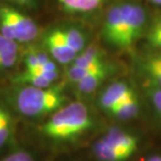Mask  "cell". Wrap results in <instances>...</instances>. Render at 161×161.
I'll return each mask as SVG.
<instances>
[{
	"instance_id": "9a60e30c",
	"label": "cell",
	"mask_w": 161,
	"mask_h": 161,
	"mask_svg": "<svg viewBox=\"0 0 161 161\" xmlns=\"http://www.w3.org/2000/svg\"><path fill=\"white\" fill-rule=\"evenodd\" d=\"M18 59V45L14 40H8L0 50V71L11 67Z\"/></svg>"
},
{
	"instance_id": "d6986e66",
	"label": "cell",
	"mask_w": 161,
	"mask_h": 161,
	"mask_svg": "<svg viewBox=\"0 0 161 161\" xmlns=\"http://www.w3.org/2000/svg\"><path fill=\"white\" fill-rule=\"evenodd\" d=\"M49 61V58L44 53H31L25 59V70L36 69Z\"/></svg>"
},
{
	"instance_id": "2e32d148",
	"label": "cell",
	"mask_w": 161,
	"mask_h": 161,
	"mask_svg": "<svg viewBox=\"0 0 161 161\" xmlns=\"http://www.w3.org/2000/svg\"><path fill=\"white\" fill-rule=\"evenodd\" d=\"M61 34L68 44V46L75 51L76 53H80L85 46V38L83 34L76 28H68V30H60Z\"/></svg>"
},
{
	"instance_id": "ffe728a7",
	"label": "cell",
	"mask_w": 161,
	"mask_h": 161,
	"mask_svg": "<svg viewBox=\"0 0 161 161\" xmlns=\"http://www.w3.org/2000/svg\"><path fill=\"white\" fill-rule=\"evenodd\" d=\"M147 95L154 107V110L161 120V88L157 86L153 87L147 90Z\"/></svg>"
},
{
	"instance_id": "9c48e42d",
	"label": "cell",
	"mask_w": 161,
	"mask_h": 161,
	"mask_svg": "<svg viewBox=\"0 0 161 161\" xmlns=\"http://www.w3.org/2000/svg\"><path fill=\"white\" fill-rule=\"evenodd\" d=\"M59 76V71H47L39 72L31 71V70H25L20 75L17 76V80L21 84H26L28 86L38 87V88H46L51 86L54 80Z\"/></svg>"
},
{
	"instance_id": "8992f818",
	"label": "cell",
	"mask_w": 161,
	"mask_h": 161,
	"mask_svg": "<svg viewBox=\"0 0 161 161\" xmlns=\"http://www.w3.org/2000/svg\"><path fill=\"white\" fill-rule=\"evenodd\" d=\"M45 45L53 59L61 64L73 62L78 56V53L71 49L64 40L60 30H56L47 35L45 38Z\"/></svg>"
},
{
	"instance_id": "4fadbf2b",
	"label": "cell",
	"mask_w": 161,
	"mask_h": 161,
	"mask_svg": "<svg viewBox=\"0 0 161 161\" xmlns=\"http://www.w3.org/2000/svg\"><path fill=\"white\" fill-rule=\"evenodd\" d=\"M63 8L71 13H87L94 11L105 0H59Z\"/></svg>"
},
{
	"instance_id": "e0dca14e",
	"label": "cell",
	"mask_w": 161,
	"mask_h": 161,
	"mask_svg": "<svg viewBox=\"0 0 161 161\" xmlns=\"http://www.w3.org/2000/svg\"><path fill=\"white\" fill-rule=\"evenodd\" d=\"M107 65L105 64V62L95 64L93 66H89V67H75V66H71L67 72V76H68V80L72 83H78L79 80L84 79L85 76H87L90 73L97 71V70L104 68Z\"/></svg>"
},
{
	"instance_id": "603a6c76",
	"label": "cell",
	"mask_w": 161,
	"mask_h": 161,
	"mask_svg": "<svg viewBox=\"0 0 161 161\" xmlns=\"http://www.w3.org/2000/svg\"><path fill=\"white\" fill-rule=\"evenodd\" d=\"M143 68H161V53L150 57L142 65Z\"/></svg>"
},
{
	"instance_id": "ba28073f",
	"label": "cell",
	"mask_w": 161,
	"mask_h": 161,
	"mask_svg": "<svg viewBox=\"0 0 161 161\" xmlns=\"http://www.w3.org/2000/svg\"><path fill=\"white\" fill-rule=\"evenodd\" d=\"M105 142L109 143L110 146L117 147L124 152H127L132 156L136 152L138 149V139L133 134L125 132L121 129L118 128H112L107 133L105 134L104 137H102Z\"/></svg>"
},
{
	"instance_id": "7a4b0ae2",
	"label": "cell",
	"mask_w": 161,
	"mask_h": 161,
	"mask_svg": "<svg viewBox=\"0 0 161 161\" xmlns=\"http://www.w3.org/2000/svg\"><path fill=\"white\" fill-rule=\"evenodd\" d=\"M15 106L22 115L27 117H39L53 113L63 107L66 96L60 85L38 88L25 86L18 90L15 95Z\"/></svg>"
},
{
	"instance_id": "83f0119b",
	"label": "cell",
	"mask_w": 161,
	"mask_h": 161,
	"mask_svg": "<svg viewBox=\"0 0 161 161\" xmlns=\"http://www.w3.org/2000/svg\"><path fill=\"white\" fill-rule=\"evenodd\" d=\"M16 3H19V4H30V3L33 1V0H12Z\"/></svg>"
},
{
	"instance_id": "44dd1931",
	"label": "cell",
	"mask_w": 161,
	"mask_h": 161,
	"mask_svg": "<svg viewBox=\"0 0 161 161\" xmlns=\"http://www.w3.org/2000/svg\"><path fill=\"white\" fill-rule=\"evenodd\" d=\"M1 161H35V159L26 151H17L4 157Z\"/></svg>"
},
{
	"instance_id": "277c9868",
	"label": "cell",
	"mask_w": 161,
	"mask_h": 161,
	"mask_svg": "<svg viewBox=\"0 0 161 161\" xmlns=\"http://www.w3.org/2000/svg\"><path fill=\"white\" fill-rule=\"evenodd\" d=\"M0 9L4 13L11 23L15 41L30 42L36 39L38 36V26L34 20L22 13L6 6H1Z\"/></svg>"
},
{
	"instance_id": "cb8c5ba5",
	"label": "cell",
	"mask_w": 161,
	"mask_h": 161,
	"mask_svg": "<svg viewBox=\"0 0 161 161\" xmlns=\"http://www.w3.org/2000/svg\"><path fill=\"white\" fill-rule=\"evenodd\" d=\"M158 36H161V18L158 19V20L153 24V26L150 28L149 33L147 35V39L158 37Z\"/></svg>"
},
{
	"instance_id": "484cf974",
	"label": "cell",
	"mask_w": 161,
	"mask_h": 161,
	"mask_svg": "<svg viewBox=\"0 0 161 161\" xmlns=\"http://www.w3.org/2000/svg\"><path fill=\"white\" fill-rule=\"evenodd\" d=\"M8 39H6V38L0 33V50L5 46V44L8 43Z\"/></svg>"
},
{
	"instance_id": "3957f363",
	"label": "cell",
	"mask_w": 161,
	"mask_h": 161,
	"mask_svg": "<svg viewBox=\"0 0 161 161\" xmlns=\"http://www.w3.org/2000/svg\"><path fill=\"white\" fill-rule=\"evenodd\" d=\"M124 17V33H122L121 47L129 48L141 36L147 22V15L140 5L135 3H121Z\"/></svg>"
},
{
	"instance_id": "4316f807",
	"label": "cell",
	"mask_w": 161,
	"mask_h": 161,
	"mask_svg": "<svg viewBox=\"0 0 161 161\" xmlns=\"http://www.w3.org/2000/svg\"><path fill=\"white\" fill-rule=\"evenodd\" d=\"M146 161H161V155H154L150 158H147Z\"/></svg>"
},
{
	"instance_id": "d4e9b609",
	"label": "cell",
	"mask_w": 161,
	"mask_h": 161,
	"mask_svg": "<svg viewBox=\"0 0 161 161\" xmlns=\"http://www.w3.org/2000/svg\"><path fill=\"white\" fill-rule=\"evenodd\" d=\"M147 42H149V44L152 45L153 47L160 48V49H161V36L154 37V38H149V39H147Z\"/></svg>"
},
{
	"instance_id": "ac0fdd59",
	"label": "cell",
	"mask_w": 161,
	"mask_h": 161,
	"mask_svg": "<svg viewBox=\"0 0 161 161\" xmlns=\"http://www.w3.org/2000/svg\"><path fill=\"white\" fill-rule=\"evenodd\" d=\"M13 124L11 115L8 111L3 109L0 114V150L8 142L9 138L12 136Z\"/></svg>"
},
{
	"instance_id": "8fae6325",
	"label": "cell",
	"mask_w": 161,
	"mask_h": 161,
	"mask_svg": "<svg viewBox=\"0 0 161 161\" xmlns=\"http://www.w3.org/2000/svg\"><path fill=\"white\" fill-rule=\"evenodd\" d=\"M109 113L121 120H129L135 118L139 113V103H138L136 94L133 93L124 102L115 106Z\"/></svg>"
},
{
	"instance_id": "f1b7e54d",
	"label": "cell",
	"mask_w": 161,
	"mask_h": 161,
	"mask_svg": "<svg viewBox=\"0 0 161 161\" xmlns=\"http://www.w3.org/2000/svg\"><path fill=\"white\" fill-rule=\"evenodd\" d=\"M151 2L155 3V4H158V5H161V0H150Z\"/></svg>"
},
{
	"instance_id": "52a82bcc",
	"label": "cell",
	"mask_w": 161,
	"mask_h": 161,
	"mask_svg": "<svg viewBox=\"0 0 161 161\" xmlns=\"http://www.w3.org/2000/svg\"><path fill=\"white\" fill-rule=\"evenodd\" d=\"M135 93L125 82H115L104 90L99 97V105L105 111L110 112L115 106L120 104L125 98Z\"/></svg>"
},
{
	"instance_id": "5b68a950",
	"label": "cell",
	"mask_w": 161,
	"mask_h": 161,
	"mask_svg": "<svg viewBox=\"0 0 161 161\" xmlns=\"http://www.w3.org/2000/svg\"><path fill=\"white\" fill-rule=\"evenodd\" d=\"M122 33H124V17H122L121 4H116L112 6L106 15L103 35L109 44L120 48Z\"/></svg>"
},
{
	"instance_id": "6da1fadb",
	"label": "cell",
	"mask_w": 161,
	"mask_h": 161,
	"mask_svg": "<svg viewBox=\"0 0 161 161\" xmlns=\"http://www.w3.org/2000/svg\"><path fill=\"white\" fill-rule=\"evenodd\" d=\"M92 125L86 105L73 102L54 111L41 127L45 136L54 140H71L85 133Z\"/></svg>"
},
{
	"instance_id": "f546056e",
	"label": "cell",
	"mask_w": 161,
	"mask_h": 161,
	"mask_svg": "<svg viewBox=\"0 0 161 161\" xmlns=\"http://www.w3.org/2000/svg\"><path fill=\"white\" fill-rule=\"evenodd\" d=\"M2 110H3V107H2V106H0V114H1Z\"/></svg>"
},
{
	"instance_id": "7402d4cb",
	"label": "cell",
	"mask_w": 161,
	"mask_h": 161,
	"mask_svg": "<svg viewBox=\"0 0 161 161\" xmlns=\"http://www.w3.org/2000/svg\"><path fill=\"white\" fill-rule=\"evenodd\" d=\"M143 70L156 84V86L161 88V68H143Z\"/></svg>"
},
{
	"instance_id": "7c38bea8",
	"label": "cell",
	"mask_w": 161,
	"mask_h": 161,
	"mask_svg": "<svg viewBox=\"0 0 161 161\" xmlns=\"http://www.w3.org/2000/svg\"><path fill=\"white\" fill-rule=\"evenodd\" d=\"M108 72H109L108 66H106L104 68L90 73V75L85 76L84 79H82L76 83L79 91L82 93H86V94L87 93L93 92L103 83V80L106 79Z\"/></svg>"
},
{
	"instance_id": "5bb4252c",
	"label": "cell",
	"mask_w": 161,
	"mask_h": 161,
	"mask_svg": "<svg viewBox=\"0 0 161 161\" xmlns=\"http://www.w3.org/2000/svg\"><path fill=\"white\" fill-rule=\"evenodd\" d=\"M103 62L102 54L99 53L98 48L91 45L88 48H86L82 53L76 56V58L73 61L72 66L75 67H89L93 66L95 64H98Z\"/></svg>"
},
{
	"instance_id": "30bf717a",
	"label": "cell",
	"mask_w": 161,
	"mask_h": 161,
	"mask_svg": "<svg viewBox=\"0 0 161 161\" xmlns=\"http://www.w3.org/2000/svg\"><path fill=\"white\" fill-rule=\"evenodd\" d=\"M93 153L99 161H125L131 157L130 154L110 146L103 139L95 142Z\"/></svg>"
}]
</instances>
